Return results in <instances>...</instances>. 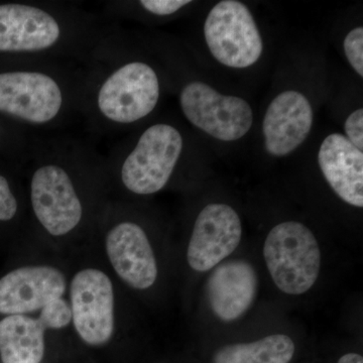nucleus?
<instances>
[{
  "label": "nucleus",
  "mask_w": 363,
  "mask_h": 363,
  "mask_svg": "<svg viewBox=\"0 0 363 363\" xmlns=\"http://www.w3.org/2000/svg\"><path fill=\"white\" fill-rule=\"evenodd\" d=\"M49 61V60H45ZM45 60L30 68L0 72V113L35 128L58 125L78 104L84 105L86 81Z\"/></svg>",
  "instance_id": "nucleus-1"
},
{
  "label": "nucleus",
  "mask_w": 363,
  "mask_h": 363,
  "mask_svg": "<svg viewBox=\"0 0 363 363\" xmlns=\"http://www.w3.org/2000/svg\"><path fill=\"white\" fill-rule=\"evenodd\" d=\"M160 96L159 75L150 64L140 60L118 62L111 54L86 81L84 107L99 123L117 128L149 116Z\"/></svg>",
  "instance_id": "nucleus-2"
},
{
  "label": "nucleus",
  "mask_w": 363,
  "mask_h": 363,
  "mask_svg": "<svg viewBox=\"0 0 363 363\" xmlns=\"http://www.w3.org/2000/svg\"><path fill=\"white\" fill-rule=\"evenodd\" d=\"M72 13L45 4H0V52L32 55L33 60L65 54L81 35ZM79 40V39H78Z\"/></svg>",
  "instance_id": "nucleus-3"
},
{
  "label": "nucleus",
  "mask_w": 363,
  "mask_h": 363,
  "mask_svg": "<svg viewBox=\"0 0 363 363\" xmlns=\"http://www.w3.org/2000/svg\"><path fill=\"white\" fill-rule=\"evenodd\" d=\"M71 145H54L39 154L33 172L30 201L33 213L54 236L70 233L83 218V204L69 171Z\"/></svg>",
  "instance_id": "nucleus-4"
},
{
  "label": "nucleus",
  "mask_w": 363,
  "mask_h": 363,
  "mask_svg": "<svg viewBox=\"0 0 363 363\" xmlns=\"http://www.w3.org/2000/svg\"><path fill=\"white\" fill-rule=\"evenodd\" d=\"M264 255L281 292L301 295L316 283L321 252L316 238L304 224L288 221L274 226L264 242Z\"/></svg>",
  "instance_id": "nucleus-5"
},
{
  "label": "nucleus",
  "mask_w": 363,
  "mask_h": 363,
  "mask_svg": "<svg viewBox=\"0 0 363 363\" xmlns=\"http://www.w3.org/2000/svg\"><path fill=\"white\" fill-rule=\"evenodd\" d=\"M184 140L168 123L149 126L135 145L121 157V183L136 195H152L168 184L180 161Z\"/></svg>",
  "instance_id": "nucleus-6"
},
{
  "label": "nucleus",
  "mask_w": 363,
  "mask_h": 363,
  "mask_svg": "<svg viewBox=\"0 0 363 363\" xmlns=\"http://www.w3.org/2000/svg\"><path fill=\"white\" fill-rule=\"evenodd\" d=\"M204 35L212 56L229 68L255 65L264 51L262 35L252 13L236 0H223L210 11Z\"/></svg>",
  "instance_id": "nucleus-7"
},
{
  "label": "nucleus",
  "mask_w": 363,
  "mask_h": 363,
  "mask_svg": "<svg viewBox=\"0 0 363 363\" xmlns=\"http://www.w3.org/2000/svg\"><path fill=\"white\" fill-rule=\"evenodd\" d=\"M179 101L193 125L222 142L240 140L252 128L253 112L247 100L221 94L200 81L184 86Z\"/></svg>",
  "instance_id": "nucleus-8"
},
{
  "label": "nucleus",
  "mask_w": 363,
  "mask_h": 363,
  "mask_svg": "<svg viewBox=\"0 0 363 363\" xmlns=\"http://www.w3.org/2000/svg\"><path fill=\"white\" fill-rule=\"evenodd\" d=\"M72 320L80 337L90 345L108 342L114 331L113 286L98 269L79 272L71 284Z\"/></svg>",
  "instance_id": "nucleus-9"
},
{
  "label": "nucleus",
  "mask_w": 363,
  "mask_h": 363,
  "mask_svg": "<svg viewBox=\"0 0 363 363\" xmlns=\"http://www.w3.org/2000/svg\"><path fill=\"white\" fill-rule=\"evenodd\" d=\"M242 227L240 216L226 204L207 205L195 221L188 245L189 266L207 272L218 266L240 245Z\"/></svg>",
  "instance_id": "nucleus-10"
},
{
  "label": "nucleus",
  "mask_w": 363,
  "mask_h": 363,
  "mask_svg": "<svg viewBox=\"0 0 363 363\" xmlns=\"http://www.w3.org/2000/svg\"><path fill=\"white\" fill-rule=\"evenodd\" d=\"M66 279L52 267H26L0 279V313L25 315L42 310L45 305L62 298Z\"/></svg>",
  "instance_id": "nucleus-11"
},
{
  "label": "nucleus",
  "mask_w": 363,
  "mask_h": 363,
  "mask_svg": "<svg viewBox=\"0 0 363 363\" xmlns=\"http://www.w3.org/2000/svg\"><path fill=\"white\" fill-rule=\"evenodd\" d=\"M313 109L298 91L281 92L267 107L262 121L264 145L274 157H285L297 150L309 135Z\"/></svg>",
  "instance_id": "nucleus-12"
},
{
  "label": "nucleus",
  "mask_w": 363,
  "mask_h": 363,
  "mask_svg": "<svg viewBox=\"0 0 363 363\" xmlns=\"http://www.w3.org/2000/svg\"><path fill=\"white\" fill-rule=\"evenodd\" d=\"M106 252L112 267L131 288L145 290L154 285L157 267L145 230L133 222H121L106 236Z\"/></svg>",
  "instance_id": "nucleus-13"
},
{
  "label": "nucleus",
  "mask_w": 363,
  "mask_h": 363,
  "mask_svg": "<svg viewBox=\"0 0 363 363\" xmlns=\"http://www.w3.org/2000/svg\"><path fill=\"white\" fill-rule=\"evenodd\" d=\"M257 292V272L245 260L222 262L208 279L210 307L222 321H234L242 316L252 307Z\"/></svg>",
  "instance_id": "nucleus-14"
},
{
  "label": "nucleus",
  "mask_w": 363,
  "mask_h": 363,
  "mask_svg": "<svg viewBox=\"0 0 363 363\" xmlns=\"http://www.w3.org/2000/svg\"><path fill=\"white\" fill-rule=\"evenodd\" d=\"M320 169L340 199L363 207V152L340 133H331L318 152Z\"/></svg>",
  "instance_id": "nucleus-15"
},
{
  "label": "nucleus",
  "mask_w": 363,
  "mask_h": 363,
  "mask_svg": "<svg viewBox=\"0 0 363 363\" xmlns=\"http://www.w3.org/2000/svg\"><path fill=\"white\" fill-rule=\"evenodd\" d=\"M45 326L39 319L11 315L0 321V357L4 363H40L45 352Z\"/></svg>",
  "instance_id": "nucleus-16"
},
{
  "label": "nucleus",
  "mask_w": 363,
  "mask_h": 363,
  "mask_svg": "<svg viewBox=\"0 0 363 363\" xmlns=\"http://www.w3.org/2000/svg\"><path fill=\"white\" fill-rule=\"evenodd\" d=\"M294 353L292 339L274 334L255 342L224 346L215 355L214 363H289Z\"/></svg>",
  "instance_id": "nucleus-17"
},
{
  "label": "nucleus",
  "mask_w": 363,
  "mask_h": 363,
  "mask_svg": "<svg viewBox=\"0 0 363 363\" xmlns=\"http://www.w3.org/2000/svg\"><path fill=\"white\" fill-rule=\"evenodd\" d=\"M39 320L45 329L64 328L71 322V307L63 298H56L43 308Z\"/></svg>",
  "instance_id": "nucleus-18"
},
{
  "label": "nucleus",
  "mask_w": 363,
  "mask_h": 363,
  "mask_svg": "<svg viewBox=\"0 0 363 363\" xmlns=\"http://www.w3.org/2000/svg\"><path fill=\"white\" fill-rule=\"evenodd\" d=\"M344 52L350 66L360 77H363V28H353L346 35L343 42Z\"/></svg>",
  "instance_id": "nucleus-19"
},
{
  "label": "nucleus",
  "mask_w": 363,
  "mask_h": 363,
  "mask_svg": "<svg viewBox=\"0 0 363 363\" xmlns=\"http://www.w3.org/2000/svg\"><path fill=\"white\" fill-rule=\"evenodd\" d=\"M189 0H142L138 2L147 13L157 16H169L187 6Z\"/></svg>",
  "instance_id": "nucleus-20"
},
{
  "label": "nucleus",
  "mask_w": 363,
  "mask_h": 363,
  "mask_svg": "<svg viewBox=\"0 0 363 363\" xmlns=\"http://www.w3.org/2000/svg\"><path fill=\"white\" fill-rule=\"evenodd\" d=\"M18 200L11 192L9 181L0 175V220H11L18 212Z\"/></svg>",
  "instance_id": "nucleus-21"
},
{
  "label": "nucleus",
  "mask_w": 363,
  "mask_h": 363,
  "mask_svg": "<svg viewBox=\"0 0 363 363\" xmlns=\"http://www.w3.org/2000/svg\"><path fill=\"white\" fill-rule=\"evenodd\" d=\"M345 138L358 150H363V111L362 108L353 111L344 124Z\"/></svg>",
  "instance_id": "nucleus-22"
},
{
  "label": "nucleus",
  "mask_w": 363,
  "mask_h": 363,
  "mask_svg": "<svg viewBox=\"0 0 363 363\" xmlns=\"http://www.w3.org/2000/svg\"><path fill=\"white\" fill-rule=\"evenodd\" d=\"M338 363H363V358L362 355L357 354V353H348V354L343 355L339 359Z\"/></svg>",
  "instance_id": "nucleus-23"
}]
</instances>
